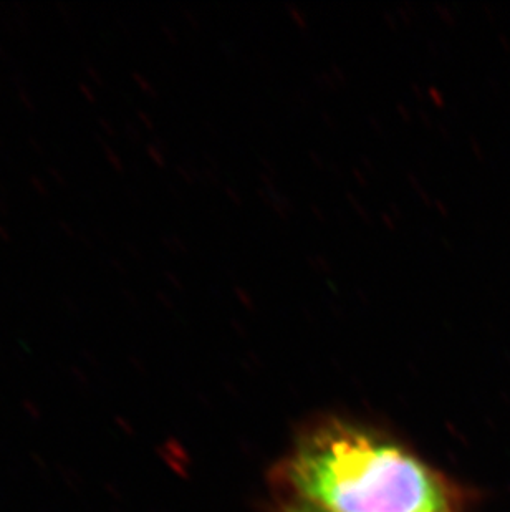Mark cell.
I'll return each instance as SVG.
<instances>
[{"mask_svg": "<svg viewBox=\"0 0 510 512\" xmlns=\"http://www.w3.org/2000/svg\"><path fill=\"white\" fill-rule=\"evenodd\" d=\"M0 193L7 194V188H5L4 183L0 181Z\"/></svg>", "mask_w": 510, "mask_h": 512, "instance_id": "obj_17", "label": "cell"}, {"mask_svg": "<svg viewBox=\"0 0 510 512\" xmlns=\"http://www.w3.org/2000/svg\"><path fill=\"white\" fill-rule=\"evenodd\" d=\"M98 143L102 145L103 153H105L106 160L110 163L111 168L116 171V173L121 174L123 170H125V166H123V161H121L120 156L116 155L115 150H111V146L103 141L100 136H97Z\"/></svg>", "mask_w": 510, "mask_h": 512, "instance_id": "obj_2", "label": "cell"}, {"mask_svg": "<svg viewBox=\"0 0 510 512\" xmlns=\"http://www.w3.org/2000/svg\"><path fill=\"white\" fill-rule=\"evenodd\" d=\"M83 68H85V72H87L88 78H90L93 83H97L98 87H103V85H105V82H103L102 73H100L98 67H95L92 62L85 60V62H83Z\"/></svg>", "mask_w": 510, "mask_h": 512, "instance_id": "obj_3", "label": "cell"}, {"mask_svg": "<svg viewBox=\"0 0 510 512\" xmlns=\"http://www.w3.org/2000/svg\"><path fill=\"white\" fill-rule=\"evenodd\" d=\"M47 171H49L50 176H52V178L55 179V181H57V183L60 184L62 188H65V186H67V178L63 176L62 171L57 170L55 166H49V168H47Z\"/></svg>", "mask_w": 510, "mask_h": 512, "instance_id": "obj_8", "label": "cell"}, {"mask_svg": "<svg viewBox=\"0 0 510 512\" xmlns=\"http://www.w3.org/2000/svg\"><path fill=\"white\" fill-rule=\"evenodd\" d=\"M60 302H62V304L65 305V307H68V309H73L75 310V312H77V302H75V300L73 299H70L68 295H60Z\"/></svg>", "mask_w": 510, "mask_h": 512, "instance_id": "obj_12", "label": "cell"}, {"mask_svg": "<svg viewBox=\"0 0 510 512\" xmlns=\"http://www.w3.org/2000/svg\"><path fill=\"white\" fill-rule=\"evenodd\" d=\"M110 266L113 267V269H115L116 272H120V274H126L125 267H123V264H121V262L118 261V259H115V257H113V259H110Z\"/></svg>", "mask_w": 510, "mask_h": 512, "instance_id": "obj_13", "label": "cell"}, {"mask_svg": "<svg viewBox=\"0 0 510 512\" xmlns=\"http://www.w3.org/2000/svg\"><path fill=\"white\" fill-rule=\"evenodd\" d=\"M29 145L30 148H32V150H34L35 153H37V155H44V146H42V143H40V141L37 140V138H34V136H29Z\"/></svg>", "mask_w": 510, "mask_h": 512, "instance_id": "obj_11", "label": "cell"}, {"mask_svg": "<svg viewBox=\"0 0 510 512\" xmlns=\"http://www.w3.org/2000/svg\"><path fill=\"white\" fill-rule=\"evenodd\" d=\"M0 146H2V140H0Z\"/></svg>", "mask_w": 510, "mask_h": 512, "instance_id": "obj_20", "label": "cell"}, {"mask_svg": "<svg viewBox=\"0 0 510 512\" xmlns=\"http://www.w3.org/2000/svg\"><path fill=\"white\" fill-rule=\"evenodd\" d=\"M285 512H325V511H322V509L313 508V506H310V504L302 503V501H297V499H294V501H290V503H287V506H285Z\"/></svg>", "mask_w": 510, "mask_h": 512, "instance_id": "obj_4", "label": "cell"}, {"mask_svg": "<svg viewBox=\"0 0 510 512\" xmlns=\"http://www.w3.org/2000/svg\"><path fill=\"white\" fill-rule=\"evenodd\" d=\"M285 476L297 501L325 512H453L448 489L423 461L350 426L313 431Z\"/></svg>", "mask_w": 510, "mask_h": 512, "instance_id": "obj_1", "label": "cell"}, {"mask_svg": "<svg viewBox=\"0 0 510 512\" xmlns=\"http://www.w3.org/2000/svg\"><path fill=\"white\" fill-rule=\"evenodd\" d=\"M0 57H2V58L5 57V50H4V47H2V45H0Z\"/></svg>", "mask_w": 510, "mask_h": 512, "instance_id": "obj_19", "label": "cell"}, {"mask_svg": "<svg viewBox=\"0 0 510 512\" xmlns=\"http://www.w3.org/2000/svg\"><path fill=\"white\" fill-rule=\"evenodd\" d=\"M98 123H100V126H102V130L105 131L106 135L108 136H115L116 135V130H115V126L111 125V121L108 120V118H100V120H98Z\"/></svg>", "mask_w": 510, "mask_h": 512, "instance_id": "obj_9", "label": "cell"}, {"mask_svg": "<svg viewBox=\"0 0 510 512\" xmlns=\"http://www.w3.org/2000/svg\"><path fill=\"white\" fill-rule=\"evenodd\" d=\"M17 97H19L20 103H22L29 112H35L34 98L27 92V88L17 87Z\"/></svg>", "mask_w": 510, "mask_h": 512, "instance_id": "obj_5", "label": "cell"}, {"mask_svg": "<svg viewBox=\"0 0 510 512\" xmlns=\"http://www.w3.org/2000/svg\"><path fill=\"white\" fill-rule=\"evenodd\" d=\"M128 131H130L131 138H135L136 133H135V130H133V128H131V125H128Z\"/></svg>", "mask_w": 510, "mask_h": 512, "instance_id": "obj_18", "label": "cell"}, {"mask_svg": "<svg viewBox=\"0 0 510 512\" xmlns=\"http://www.w3.org/2000/svg\"><path fill=\"white\" fill-rule=\"evenodd\" d=\"M30 184H32V188H34L35 193L42 196V198H50V191L47 186H45L44 181L39 178V176H35L32 174L29 178Z\"/></svg>", "mask_w": 510, "mask_h": 512, "instance_id": "obj_6", "label": "cell"}, {"mask_svg": "<svg viewBox=\"0 0 510 512\" xmlns=\"http://www.w3.org/2000/svg\"><path fill=\"white\" fill-rule=\"evenodd\" d=\"M0 239L5 242H10V239H12V237H10V232L7 231V228L2 226V224H0Z\"/></svg>", "mask_w": 510, "mask_h": 512, "instance_id": "obj_14", "label": "cell"}, {"mask_svg": "<svg viewBox=\"0 0 510 512\" xmlns=\"http://www.w3.org/2000/svg\"><path fill=\"white\" fill-rule=\"evenodd\" d=\"M80 241H82V244H87V247L88 249H93V244L92 242L88 241V237L87 236H82V234H80Z\"/></svg>", "mask_w": 510, "mask_h": 512, "instance_id": "obj_16", "label": "cell"}, {"mask_svg": "<svg viewBox=\"0 0 510 512\" xmlns=\"http://www.w3.org/2000/svg\"><path fill=\"white\" fill-rule=\"evenodd\" d=\"M0 214H9V204L2 198H0Z\"/></svg>", "mask_w": 510, "mask_h": 512, "instance_id": "obj_15", "label": "cell"}, {"mask_svg": "<svg viewBox=\"0 0 510 512\" xmlns=\"http://www.w3.org/2000/svg\"><path fill=\"white\" fill-rule=\"evenodd\" d=\"M78 90H80V93H82V97L87 100L88 103H97L98 97L97 93L93 92L92 88H90V85H87V83H78Z\"/></svg>", "mask_w": 510, "mask_h": 512, "instance_id": "obj_7", "label": "cell"}, {"mask_svg": "<svg viewBox=\"0 0 510 512\" xmlns=\"http://www.w3.org/2000/svg\"><path fill=\"white\" fill-rule=\"evenodd\" d=\"M57 224L58 228H60V231H62L65 236L77 237V232H75V229H73L67 221H62V219H60Z\"/></svg>", "mask_w": 510, "mask_h": 512, "instance_id": "obj_10", "label": "cell"}]
</instances>
